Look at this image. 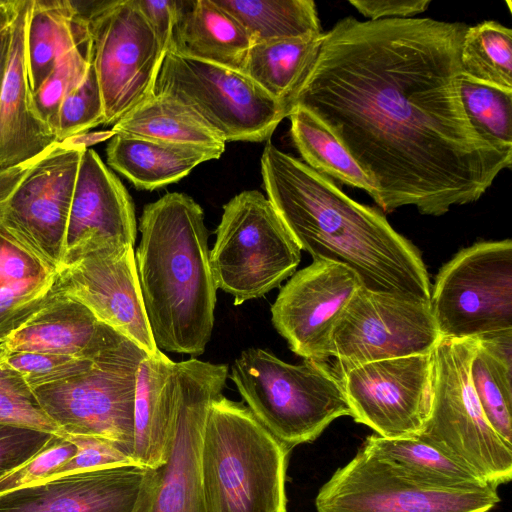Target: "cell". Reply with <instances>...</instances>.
Returning <instances> with one entry per match:
<instances>
[{"label": "cell", "mask_w": 512, "mask_h": 512, "mask_svg": "<svg viewBox=\"0 0 512 512\" xmlns=\"http://www.w3.org/2000/svg\"><path fill=\"white\" fill-rule=\"evenodd\" d=\"M130 135L175 145L225 150V140L201 118L173 97L153 94L112 127Z\"/></svg>", "instance_id": "cell-27"}, {"label": "cell", "mask_w": 512, "mask_h": 512, "mask_svg": "<svg viewBox=\"0 0 512 512\" xmlns=\"http://www.w3.org/2000/svg\"><path fill=\"white\" fill-rule=\"evenodd\" d=\"M135 252L145 313L161 352L204 353L216 304L204 212L190 196L172 192L147 204Z\"/></svg>", "instance_id": "cell-3"}, {"label": "cell", "mask_w": 512, "mask_h": 512, "mask_svg": "<svg viewBox=\"0 0 512 512\" xmlns=\"http://www.w3.org/2000/svg\"><path fill=\"white\" fill-rule=\"evenodd\" d=\"M61 292L55 276L43 282L0 289V344Z\"/></svg>", "instance_id": "cell-39"}, {"label": "cell", "mask_w": 512, "mask_h": 512, "mask_svg": "<svg viewBox=\"0 0 512 512\" xmlns=\"http://www.w3.org/2000/svg\"><path fill=\"white\" fill-rule=\"evenodd\" d=\"M90 53L89 36L65 52L40 87L32 93L37 114L54 136L59 107L63 99L84 81L91 64Z\"/></svg>", "instance_id": "cell-35"}, {"label": "cell", "mask_w": 512, "mask_h": 512, "mask_svg": "<svg viewBox=\"0 0 512 512\" xmlns=\"http://www.w3.org/2000/svg\"><path fill=\"white\" fill-rule=\"evenodd\" d=\"M230 378L254 417L290 450L351 416L341 379L326 362L290 364L249 348L235 359Z\"/></svg>", "instance_id": "cell-5"}, {"label": "cell", "mask_w": 512, "mask_h": 512, "mask_svg": "<svg viewBox=\"0 0 512 512\" xmlns=\"http://www.w3.org/2000/svg\"><path fill=\"white\" fill-rule=\"evenodd\" d=\"M145 472L125 464L46 479L0 494V512H132Z\"/></svg>", "instance_id": "cell-20"}, {"label": "cell", "mask_w": 512, "mask_h": 512, "mask_svg": "<svg viewBox=\"0 0 512 512\" xmlns=\"http://www.w3.org/2000/svg\"><path fill=\"white\" fill-rule=\"evenodd\" d=\"M62 436L77 446V453L58 468L48 479L80 471L134 464L131 456L114 441L94 436Z\"/></svg>", "instance_id": "cell-42"}, {"label": "cell", "mask_w": 512, "mask_h": 512, "mask_svg": "<svg viewBox=\"0 0 512 512\" xmlns=\"http://www.w3.org/2000/svg\"><path fill=\"white\" fill-rule=\"evenodd\" d=\"M497 487L447 488L402 473L361 449L319 489L317 512H489Z\"/></svg>", "instance_id": "cell-13"}, {"label": "cell", "mask_w": 512, "mask_h": 512, "mask_svg": "<svg viewBox=\"0 0 512 512\" xmlns=\"http://www.w3.org/2000/svg\"><path fill=\"white\" fill-rule=\"evenodd\" d=\"M351 417L387 438L417 437L431 407L432 355L364 363L339 374Z\"/></svg>", "instance_id": "cell-15"}, {"label": "cell", "mask_w": 512, "mask_h": 512, "mask_svg": "<svg viewBox=\"0 0 512 512\" xmlns=\"http://www.w3.org/2000/svg\"><path fill=\"white\" fill-rule=\"evenodd\" d=\"M114 135L115 133L112 129L92 132L86 131L70 136L59 143L67 148L86 150L92 145L111 139Z\"/></svg>", "instance_id": "cell-47"}, {"label": "cell", "mask_w": 512, "mask_h": 512, "mask_svg": "<svg viewBox=\"0 0 512 512\" xmlns=\"http://www.w3.org/2000/svg\"><path fill=\"white\" fill-rule=\"evenodd\" d=\"M83 18L104 103V124L114 125L154 94L166 50L134 0L95 1Z\"/></svg>", "instance_id": "cell-12"}, {"label": "cell", "mask_w": 512, "mask_h": 512, "mask_svg": "<svg viewBox=\"0 0 512 512\" xmlns=\"http://www.w3.org/2000/svg\"><path fill=\"white\" fill-rule=\"evenodd\" d=\"M134 3L150 24L162 47L167 51L172 44L174 29L185 1L134 0Z\"/></svg>", "instance_id": "cell-44"}, {"label": "cell", "mask_w": 512, "mask_h": 512, "mask_svg": "<svg viewBox=\"0 0 512 512\" xmlns=\"http://www.w3.org/2000/svg\"><path fill=\"white\" fill-rule=\"evenodd\" d=\"M247 32L253 44L323 33L312 0H214ZM252 44V45H253Z\"/></svg>", "instance_id": "cell-31"}, {"label": "cell", "mask_w": 512, "mask_h": 512, "mask_svg": "<svg viewBox=\"0 0 512 512\" xmlns=\"http://www.w3.org/2000/svg\"><path fill=\"white\" fill-rule=\"evenodd\" d=\"M61 291L88 307L103 323L137 344L148 355L158 350L145 313L134 247L97 248L55 275Z\"/></svg>", "instance_id": "cell-17"}, {"label": "cell", "mask_w": 512, "mask_h": 512, "mask_svg": "<svg viewBox=\"0 0 512 512\" xmlns=\"http://www.w3.org/2000/svg\"><path fill=\"white\" fill-rule=\"evenodd\" d=\"M0 344V424L58 434L59 429L45 414L33 390L19 373L1 361Z\"/></svg>", "instance_id": "cell-36"}, {"label": "cell", "mask_w": 512, "mask_h": 512, "mask_svg": "<svg viewBox=\"0 0 512 512\" xmlns=\"http://www.w3.org/2000/svg\"><path fill=\"white\" fill-rule=\"evenodd\" d=\"M87 21L70 0H31L26 27V60L32 93L57 60L89 38Z\"/></svg>", "instance_id": "cell-26"}, {"label": "cell", "mask_w": 512, "mask_h": 512, "mask_svg": "<svg viewBox=\"0 0 512 512\" xmlns=\"http://www.w3.org/2000/svg\"><path fill=\"white\" fill-rule=\"evenodd\" d=\"M300 260V247L262 193L246 190L223 206L209 262L216 288L234 305L278 287Z\"/></svg>", "instance_id": "cell-8"}, {"label": "cell", "mask_w": 512, "mask_h": 512, "mask_svg": "<svg viewBox=\"0 0 512 512\" xmlns=\"http://www.w3.org/2000/svg\"><path fill=\"white\" fill-rule=\"evenodd\" d=\"M1 361L19 373L31 389L66 380L86 371L93 364V359L50 353L9 351L4 347Z\"/></svg>", "instance_id": "cell-38"}, {"label": "cell", "mask_w": 512, "mask_h": 512, "mask_svg": "<svg viewBox=\"0 0 512 512\" xmlns=\"http://www.w3.org/2000/svg\"><path fill=\"white\" fill-rule=\"evenodd\" d=\"M11 44V23L0 30V94Z\"/></svg>", "instance_id": "cell-48"}, {"label": "cell", "mask_w": 512, "mask_h": 512, "mask_svg": "<svg viewBox=\"0 0 512 512\" xmlns=\"http://www.w3.org/2000/svg\"><path fill=\"white\" fill-rule=\"evenodd\" d=\"M124 339L83 303L61 292L2 344L9 351L93 359Z\"/></svg>", "instance_id": "cell-22"}, {"label": "cell", "mask_w": 512, "mask_h": 512, "mask_svg": "<svg viewBox=\"0 0 512 512\" xmlns=\"http://www.w3.org/2000/svg\"><path fill=\"white\" fill-rule=\"evenodd\" d=\"M290 134L302 161L315 171L364 190L375 200L376 187L332 132L312 113L294 107L288 115Z\"/></svg>", "instance_id": "cell-32"}, {"label": "cell", "mask_w": 512, "mask_h": 512, "mask_svg": "<svg viewBox=\"0 0 512 512\" xmlns=\"http://www.w3.org/2000/svg\"><path fill=\"white\" fill-rule=\"evenodd\" d=\"M360 286L344 265L313 260L281 288L271 307L272 323L295 354L327 362L334 324Z\"/></svg>", "instance_id": "cell-18"}, {"label": "cell", "mask_w": 512, "mask_h": 512, "mask_svg": "<svg viewBox=\"0 0 512 512\" xmlns=\"http://www.w3.org/2000/svg\"><path fill=\"white\" fill-rule=\"evenodd\" d=\"M460 63L463 76L512 91V30L492 20L468 26Z\"/></svg>", "instance_id": "cell-33"}, {"label": "cell", "mask_w": 512, "mask_h": 512, "mask_svg": "<svg viewBox=\"0 0 512 512\" xmlns=\"http://www.w3.org/2000/svg\"><path fill=\"white\" fill-rule=\"evenodd\" d=\"M154 94L175 98L225 142L269 140L287 117L284 107L242 70L169 49Z\"/></svg>", "instance_id": "cell-10"}, {"label": "cell", "mask_w": 512, "mask_h": 512, "mask_svg": "<svg viewBox=\"0 0 512 512\" xmlns=\"http://www.w3.org/2000/svg\"><path fill=\"white\" fill-rule=\"evenodd\" d=\"M57 271L0 223V289L47 281Z\"/></svg>", "instance_id": "cell-40"}, {"label": "cell", "mask_w": 512, "mask_h": 512, "mask_svg": "<svg viewBox=\"0 0 512 512\" xmlns=\"http://www.w3.org/2000/svg\"><path fill=\"white\" fill-rule=\"evenodd\" d=\"M252 44L244 28L214 0H196L185 1L169 49L242 70Z\"/></svg>", "instance_id": "cell-24"}, {"label": "cell", "mask_w": 512, "mask_h": 512, "mask_svg": "<svg viewBox=\"0 0 512 512\" xmlns=\"http://www.w3.org/2000/svg\"><path fill=\"white\" fill-rule=\"evenodd\" d=\"M468 25L431 18L359 21L327 32L287 106L302 107L339 140L389 213L441 216L473 203L512 156L480 137L462 106L460 52Z\"/></svg>", "instance_id": "cell-1"}, {"label": "cell", "mask_w": 512, "mask_h": 512, "mask_svg": "<svg viewBox=\"0 0 512 512\" xmlns=\"http://www.w3.org/2000/svg\"><path fill=\"white\" fill-rule=\"evenodd\" d=\"M54 435L55 433L0 424V477L33 457Z\"/></svg>", "instance_id": "cell-43"}, {"label": "cell", "mask_w": 512, "mask_h": 512, "mask_svg": "<svg viewBox=\"0 0 512 512\" xmlns=\"http://www.w3.org/2000/svg\"><path fill=\"white\" fill-rule=\"evenodd\" d=\"M470 378L490 425L512 445V331L479 338Z\"/></svg>", "instance_id": "cell-30"}, {"label": "cell", "mask_w": 512, "mask_h": 512, "mask_svg": "<svg viewBox=\"0 0 512 512\" xmlns=\"http://www.w3.org/2000/svg\"><path fill=\"white\" fill-rule=\"evenodd\" d=\"M174 361L163 352L147 355L139 364L134 403L132 461L156 468L167 460L170 422L165 380Z\"/></svg>", "instance_id": "cell-25"}, {"label": "cell", "mask_w": 512, "mask_h": 512, "mask_svg": "<svg viewBox=\"0 0 512 512\" xmlns=\"http://www.w3.org/2000/svg\"><path fill=\"white\" fill-rule=\"evenodd\" d=\"M223 152L115 134L106 148L110 167L137 189L154 190L175 183L197 165L218 159Z\"/></svg>", "instance_id": "cell-23"}, {"label": "cell", "mask_w": 512, "mask_h": 512, "mask_svg": "<svg viewBox=\"0 0 512 512\" xmlns=\"http://www.w3.org/2000/svg\"><path fill=\"white\" fill-rule=\"evenodd\" d=\"M84 151L54 143L0 206V223L57 269L62 264L67 220Z\"/></svg>", "instance_id": "cell-16"}, {"label": "cell", "mask_w": 512, "mask_h": 512, "mask_svg": "<svg viewBox=\"0 0 512 512\" xmlns=\"http://www.w3.org/2000/svg\"><path fill=\"white\" fill-rule=\"evenodd\" d=\"M17 2L18 0H0V30L12 22Z\"/></svg>", "instance_id": "cell-49"}, {"label": "cell", "mask_w": 512, "mask_h": 512, "mask_svg": "<svg viewBox=\"0 0 512 512\" xmlns=\"http://www.w3.org/2000/svg\"><path fill=\"white\" fill-rule=\"evenodd\" d=\"M30 6L31 0H18L11 22L10 51L0 94V167L26 163L57 142L32 101L26 60Z\"/></svg>", "instance_id": "cell-21"}, {"label": "cell", "mask_w": 512, "mask_h": 512, "mask_svg": "<svg viewBox=\"0 0 512 512\" xmlns=\"http://www.w3.org/2000/svg\"><path fill=\"white\" fill-rule=\"evenodd\" d=\"M324 32L320 35L253 44L242 71L287 113V106L314 64ZM288 117V113H287Z\"/></svg>", "instance_id": "cell-29"}, {"label": "cell", "mask_w": 512, "mask_h": 512, "mask_svg": "<svg viewBox=\"0 0 512 512\" xmlns=\"http://www.w3.org/2000/svg\"><path fill=\"white\" fill-rule=\"evenodd\" d=\"M360 449L428 484L447 488L492 486L418 437L387 438L373 434L366 438Z\"/></svg>", "instance_id": "cell-28"}, {"label": "cell", "mask_w": 512, "mask_h": 512, "mask_svg": "<svg viewBox=\"0 0 512 512\" xmlns=\"http://www.w3.org/2000/svg\"><path fill=\"white\" fill-rule=\"evenodd\" d=\"M228 378L223 364L174 362L165 380L170 434L167 460L146 468L132 512H207L200 480L203 428Z\"/></svg>", "instance_id": "cell-7"}, {"label": "cell", "mask_w": 512, "mask_h": 512, "mask_svg": "<svg viewBox=\"0 0 512 512\" xmlns=\"http://www.w3.org/2000/svg\"><path fill=\"white\" fill-rule=\"evenodd\" d=\"M147 355L126 338L94 357L86 371L32 390L59 435L105 438L131 456L136 376Z\"/></svg>", "instance_id": "cell-9"}, {"label": "cell", "mask_w": 512, "mask_h": 512, "mask_svg": "<svg viewBox=\"0 0 512 512\" xmlns=\"http://www.w3.org/2000/svg\"><path fill=\"white\" fill-rule=\"evenodd\" d=\"M102 93L95 70L90 64L84 81L62 101L57 115V142L104 124Z\"/></svg>", "instance_id": "cell-37"}, {"label": "cell", "mask_w": 512, "mask_h": 512, "mask_svg": "<svg viewBox=\"0 0 512 512\" xmlns=\"http://www.w3.org/2000/svg\"><path fill=\"white\" fill-rule=\"evenodd\" d=\"M459 92L476 133L499 152L512 156V91L462 75Z\"/></svg>", "instance_id": "cell-34"}, {"label": "cell", "mask_w": 512, "mask_h": 512, "mask_svg": "<svg viewBox=\"0 0 512 512\" xmlns=\"http://www.w3.org/2000/svg\"><path fill=\"white\" fill-rule=\"evenodd\" d=\"M38 157L16 166L0 167V206L8 199Z\"/></svg>", "instance_id": "cell-46"}, {"label": "cell", "mask_w": 512, "mask_h": 512, "mask_svg": "<svg viewBox=\"0 0 512 512\" xmlns=\"http://www.w3.org/2000/svg\"><path fill=\"white\" fill-rule=\"evenodd\" d=\"M261 173L269 201L313 260L344 265L368 290L430 302L432 286L420 251L381 212L270 141Z\"/></svg>", "instance_id": "cell-2"}, {"label": "cell", "mask_w": 512, "mask_h": 512, "mask_svg": "<svg viewBox=\"0 0 512 512\" xmlns=\"http://www.w3.org/2000/svg\"><path fill=\"white\" fill-rule=\"evenodd\" d=\"M440 339L429 302L360 286L334 324L327 356L339 375L368 362L430 354Z\"/></svg>", "instance_id": "cell-14"}, {"label": "cell", "mask_w": 512, "mask_h": 512, "mask_svg": "<svg viewBox=\"0 0 512 512\" xmlns=\"http://www.w3.org/2000/svg\"><path fill=\"white\" fill-rule=\"evenodd\" d=\"M479 339L441 338L432 351L431 407L417 436L498 487L512 478V445L487 420L470 378Z\"/></svg>", "instance_id": "cell-6"}, {"label": "cell", "mask_w": 512, "mask_h": 512, "mask_svg": "<svg viewBox=\"0 0 512 512\" xmlns=\"http://www.w3.org/2000/svg\"><path fill=\"white\" fill-rule=\"evenodd\" d=\"M289 451L247 406L217 397L199 454L207 512H286Z\"/></svg>", "instance_id": "cell-4"}, {"label": "cell", "mask_w": 512, "mask_h": 512, "mask_svg": "<svg viewBox=\"0 0 512 512\" xmlns=\"http://www.w3.org/2000/svg\"><path fill=\"white\" fill-rule=\"evenodd\" d=\"M356 10L371 21L404 19L423 13L430 0H350Z\"/></svg>", "instance_id": "cell-45"}, {"label": "cell", "mask_w": 512, "mask_h": 512, "mask_svg": "<svg viewBox=\"0 0 512 512\" xmlns=\"http://www.w3.org/2000/svg\"><path fill=\"white\" fill-rule=\"evenodd\" d=\"M136 235L135 209L128 191L99 155L86 149L70 205L60 268L103 246L134 247Z\"/></svg>", "instance_id": "cell-19"}, {"label": "cell", "mask_w": 512, "mask_h": 512, "mask_svg": "<svg viewBox=\"0 0 512 512\" xmlns=\"http://www.w3.org/2000/svg\"><path fill=\"white\" fill-rule=\"evenodd\" d=\"M430 308L441 338H482L512 331V241H482L444 264Z\"/></svg>", "instance_id": "cell-11"}, {"label": "cell", "mask_w": 512, "mask_h": 512, "mask_svg": "<svg viewBox=\"0 0 512 512\" xmlns=\"http://www.w3.org/2000/svg\"><path fill=\"white\" fill-rule=\"evenodd\" d=\"M76 453L77 446L72 441L55 434L33 457L0 477V494L48 479Z\"/></svg>", "instance_id": "cell-41"}]
</instances>
